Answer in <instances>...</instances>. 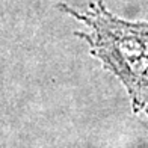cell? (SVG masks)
Masks as SVG:
<instances>
[{
  "instance_id": "1",
  "label": "cell",
  "mask_w": 148,
  "mask_h": 148,
  "mask_svg": "<svg viewBox=\"0 0 148 148\" xmlns=\"http://www.w3.org/2000/svg\"><path fill=\"white\" fill-rule=\"evenodd\" d=\"M59 9L89 29L76 35L88 42L91 55L125 86L133 112L148 115V23L119 18L103 2L91 3L85 12L65 3Z\"/></svg>"
}]
</instances>
